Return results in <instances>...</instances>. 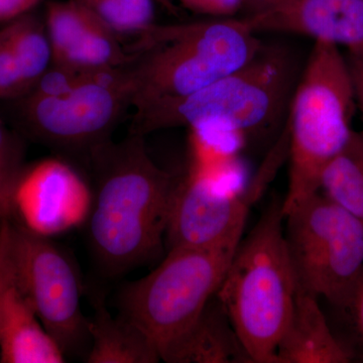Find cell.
Returning <instances> with one entry per match:
<instances>
[{"mask_svg": "<svg viewBox=\"0 0 363 363\" xmlns=\"http://www.w3.org/2000/svg\"><path fill=\"white\" fill-rule=\"evenodd\" d=\"M93 199L89 184L70 164L49 157L21 169L9 218L35 235L54 238L86 225Z\"/></svg>", "mask_w": 363, "mask_h": 363, "instance_id": "cell-11", "label": "cell"}, {"mask_svg": "<svg viewBox=\"0 0 363 363\" xmlns=\"http://www.w3.org/2000/svg\"><path fill=\"white\" fill-rule=\"evenodd\" d=\"M9 202L6 195L0 188V218L9 217Z\"/></svg>", "mask_w": 363, "mask_h": 363, "instance_id": "cell-28", "label": "cell"}, {"mask_svg": "<svg viewBox=\"0 0 363 363\" xmlns=\"http://www.w3.org/2000/svg\"><path fill=\"white\" fill-rule=\"evenodd\" d=\"M6 222L14 272L40 323L66 358L86 357L90 336L77 267L52 238L35 235L9 217Z\"/></svg>", "mask_w": 363, "mask_h": 363, "instance_id": "cell-8", "label": "cell"}, {"mask_svg": "<svg viewBox=\"0 0 363 363\" xmlns=\"http://www.w3.org/2000/svg\"><path fill=\"white\" fill-rule=\"evenodd\" d=\"M168 363H253L220 301L214 296L197 321L164 355Z\"/></svg>", "mask_w": 363, "mask_h": 363, "instance_id": "cell-15", "label": "cell"}, {"mask_svg": "<svg viewBox=\"0 0 363 363\" xmlns=\"http://www.w3.org/2000/svg\"><path fill=\"white\" fill-rule=\"evenodd\" d=\"M294 83L288 52L264 45L245 65L185 97L136 111L130 135L209 125L247 136L269 128Z\"/></svg>", "mask_w": 363, "mask_h": 363, "instance_id": "cell-5", "label": "cell"}, {"mask_svg": "<svg viewBox=\"0 0 363 363\" xmlns=\"http://www.w3.org/2000/svg\"><path fill=\"white\" fill-rule=\"evenodd\" d=\"M88 318L90 347L88 363H156L159 351L150 336L128 318L112 316L102 297L94 296Z\"/></svg>", "mask_w": 363, "mask_h": 363, "instance_id": "cell-16", "label": "cell"}, {"mask_svg": "<svg viewBox=\"0 0 363 363\" xmlns=\"http://www.w3.org/2000/svg\"><path fill=\"white\" fill-rule=\"evenodd\" d=\"M286 1L288 0H245L242 11L245 16H253L281 6Z\"/></svg>", "mask_w": 363, "mask_h": 363, "instance_id": "cell-27", "label": "cell"}, {"mask_svg": "<svg viewBox=\"0 0 363 363\" xmlns=\"http://www.w3.org/2000/svg\"><path fill=\"white\" fill-rule=\"evenodd\" d=\"M28 92L52 62L51 42L45 20L32 13L9 21L4 26Z\"/></svg>", "mask_w": 363, "mask_h": 363, "instance_id": "cell-18", "label": "cell"}, {"mask_svg": "<svg viewBox=\"0 0 363 363\" xmlns=\"http://www.w3.org/2000/svg\"><path fill=\"white\" fill-rule=\"evenodd\" d=\"M355 95L347 60L339 47L315 42L294 93L288 135V192L284 216L319 192L325 168L350 143Z\"/></svg>", "mask_w": 363, "mask_h": 363, "instance_id": "cell-4", "label": "cell"}, {"mask_svg": "<svg viewBox=\"0 0 363 363\" xmlns=\"http://www.w3.org/2000/svg\"><path fill=\"white\" fill-rule=\"evenodd\" d=\"M319 192L363 223L362 131H353L347 145L325 168Z\"/></svg>", "mask_w": 363, "mask_h": 363, "instance_id": "cell-17", "label": "cell"}, {"mask_svg": "<svg viewBox=\"0 0 363 363\" xmlns=\"http://www.w3.org/2000/svg\"><path fill=\"white\" fill-rule=\"evenodd\" d=\"M121 35H140L155 25V0H75Z\"/></svg>", "mask_w": 363, "mask_h": 363, "instance_id": "cell-20", "label": "cell"}, {"mask_svg": "<svg viewBox=\"0 0 363 363\" xmlns=\"http://www.w3.org/2000/svg\"><path fill=\"white\" fill-rule=\"evenodd\" d=\"M347 310L352 315L355 326H357L363 359V269L357 285H355L354 290H353Z\"/></svg>", "mask_w": 363, "mask_h": 363, "instance_id": "cell-24", "label": "cell"}, {"mask_svg": "<svg viewBox=\"0 0 363 363\" xmlns=\"http://www.w3.org/2000/svg\"><path fill=\"white\" fill-rule=\"evenodd\" d=\"M130 66L88 72L80 82L58 95H28L25 104L30 133L40 142L62 149L104 145L125 107L131 106Z\"/></svg>", "mask_w": 363, "mask_h": 363, "instance_id": "cell-9", "label": "cell"}, {"mask_svg": "<svg viewBox=\"0 0 363 363\" xmlns=\"http://www.w3.org/2000/svg\"><path fill=\"white\" fill-rule=\"evenodd\" d=\"M20 66L9 43L6 28L0 30V99H11L28 92Z\"/></svg>", "mask_w": 363, "mask_h": 363, "instance_id": "cell-22", "label": "cell"}, {"mask_svg": "<svg viewBox=\"0 0 363 363\" xmlns=\"http://www.w3.org/2000/svg\"><path fill=\"white\" fill-rule=\"evenodd\" d=\"M348 66L352 77L353 88H354L355 102L362 112L363 121V54H348ZM363 135V130H362Z\"/></svg>", "mask_w": 363, "mask_h": 363, "instance_id": "cell-26", "label": "cell"}, {"mask_svg": "<svg viewBox=\"0 0 363 363\" xmlns=\"http://www.w3.org/2000/svg\"><path fill=\"white\" fill-rule=\"evenodd\" d=\"M40 0H0V23L14 20L30 13Z\"/></svg>", "mask_w": 363, "mask_h": 363, "instance_id": "cell-25", "label": "cell"}, {"mask_svg": "<svg viewBox=\"0 0 363 363\" xmlns=\"http://www.w3.org/2000/svg\"><path fill=\"white\" fill-rule=\"evenodd\" d=\"M143 138L130 135L91 152L97 186L86 225L93 255L111 276L155 259L166 238L178 177L155 164Z\"/></svg>", "mask_w": 363, "mask_h": 363, "instance_id": "cell-1", "label": "cell"}, {"mask_svg": "<svg viewBox=\"0 0 363 363\" xmlns=\"http://www.w3.org/2000/svg\"><path fill=\"white\" fill-rule=\"evenodd\" d=\"M284 220L274 200L241 238L216 293L253 363H274L297 294Z\"/></svg>", "mask_w": 363, "mask_h": 363, "instance_id": "cell-3", "label": "cell"}, {"mask_svg": "<svg viewBox=\"0 0 363 363\" xmlns=\"http://www.w3.org/2000/svg\"><path fill=\"white\" fill-rule=\"evenodd\" d=\"M269 167L262 169L247 191L225 190L221 176L189 167L178 177L167 224L169 248L213 247L242 238L248 212L269 180Z\"/></svg>", "mask_w": 363, "mask_h": 363, "instance_id": "cell-10", "label": "cell"}, {"mask_svg": "<svg viewBox=\"0 0 363 363\" xmlns=\"http://www.w3.org/2000/svg\"><path fill=\"white\" fill-rule=\"evenodd\" d=\"M65 362L20 285L9 255L6 217L0 218V362Z\"/></svg>", "mask_w": 363, "mask_h": 363, "instance_id": "cell-13", "label": "cell"}, {"mask_svg": "<svg viewBox=\"0 0 363 363\" xmlns=\"http://www.w3.org/2000/svg\"><path fill=\"white\" fill-rule=\"evenodd\" d=\"M252 32L306 35L315 42L363 54V0H288L264 13L243 16Z\"/></svg>", "mask_w": 363, "mask_h": 363, "instance_id": "cell-12", "label": "cell"}, {"mask_svg": "<svg viewBox=\"0 0 363 363\" xmlns=\"http://www.w3.org/2000/svg\"><path fill=\"white\" fill-rule=\"evenodd\" d=\"M95 18L75 0H52L47 4L44 20L51 42L52 65L62 61Z\"/></svg>", "mask_w": 363, "mask_h": 363, "instance_id": "cell-19", "label": "cell"}, {"mask_svg": "<svg viewBox=\"0 0 363 363\" xmlns=\"http://www.w3.org/2000/svg\"><path fill=\"white\" fill-rule=\"evenodd\" d=\"M285 220L298 285L347 310L363 269V223L321 192L301 203Z\"/></svg>", "mask_w": 363, "mask_h": 363, "instance_id": "cell-7", "label": "cell"}, {"mask_svg": "<svg viewBox=\"0 0 363 363\" xmlns=\"http://www.w3.org/2000/svg\"><path fill=\"white\" fill-rule=\"evenodd\" d=\"M192 13L212 18H235L242 11L245 0H176Z\"/></svg>", "mask_w": 363, "mask_h": 363, "instance_id": "cell-23", "label": "cell"}, {"mask_svg": "<svg viewBox=\"0 0 363 363\" xmlns=\"http://www.w3.org/2000/svg\"><path fill=\"white\" fill-rule=\"evenodd\" d=\"M318 297L298 285L274 363H348L353 352L332 333Z\"/></svg>", "mask_w": 363, "mask_h": 363, "instance_id": "cell-14", "label": "cell"}, {"mask_svg": "<svg viewBox=\"0 0 363 363\" xmlns=\"http://www.w3.org/2000/svg\"><path fill=\"white\" fill-rule=\"evenodd\" d=\"M241 18L152 25L130 66L135 112L185 97L235 71L264 48Z\"/></svg>", "mask_w": 363, "mask_h": 363, "instance_id": "cell-2", "label": "cell"}, {"mask_svg": "<svg viewBox=\"0 0 363 363\" xmlns=\"http://www.w3.org/2000/svg\"><path fill=\"white\" fill-rule=\"evenodd\" d=\"M155 1H156V4H162V6L166 7L169 11H175V4H174V2H175L176 0H155Z\"/></svg>", "mask_w": 363, "mask_h": 363, "instance_id": "cell-29", "label": "cell"}, {"mask_svg": "<svg viewBox=\"0 0 363 363\" xmlns=\"http://www.w3.org/2000/svg\"><path fill=\"white\" fill-rule=\"evenodd\" d=\"M241 238L213 247L169 248L154 271L121 291V314L150 336L161 360L216 295Z\"/></svg>", "mask_w": 363, "mask_h": 363, "instance_id": "cell-6", "label": "cell"}, {"mask_svg": "<svg viewBox=\"0 0 363 363\" xmlns=\"http://www.w3.org/2000/svg\"><path fill=\"white\" fill-rule=\"evenodd\" d=\"M23 169L21 143L0 121V188L6 195L9 202L14 183Z\"/></svg>", "mask_w": 363, "mask_h": 363, "instance_id": "cell-21", "label": "cell"}]
</instances>
